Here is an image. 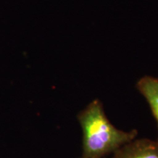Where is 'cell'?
<instances>
[{"label":"cell","mask_w":158,"mask_h":158,"mask_svg":"<svg viewBox=\"0 0 158 158\" xmlns=\"http://www.w3.org/2000/svg\"><path fill=\"white\" fill-rule=\"evenodd\" d=\"M78 119L83 131L84 158H102L132 141L137 135L135 130L124 132L114 127L98 100H94L82 110Z\"/></svg>","instance_id":"6da1fadb"},{"label":"cell","mask_w":158,"mask_h":158,"mask_svg":"<svg viewBox=\"0 0 158 158\" xmlns=\"http://www.w3.org/2000/svg\"><path fill=\"white\" fill-rule=\"evenodd\" d=\"M113 158H158V141H132L114 152Z\"/></svg>","instance_id":"7a4b0ae2"},{"label":"cell","mask_w":158,"mask_h":158,"mask_svg":"<svg viewBox=\"0 0 158 158\" xmlns=\"http://www.w3.org/2000/svg\"><path fill=\"white\" fill-rule=\"evenodd\" d=\"M137 89L147 100L158 124V78L143 77L137 83Z\"/></svg>","instance_id":"3957f363"},{"label":"cell","mask_w":158,"mask_h":158,"mask_svg":"<svg viewBox=\"0 0 158 158\" xmlns=\"http://www.w3.org/2000/svg\"><path fill=\"white\" fill-rule=\"evenodd\" d=\"M81 158H84V157H81Z\"/></svg>","instance_id":"277c9868"}]
</instances>
